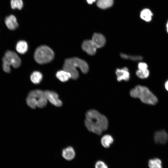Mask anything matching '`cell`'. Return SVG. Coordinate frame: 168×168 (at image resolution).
<instances>
[{
  "instance_id": "obj_1",
  "label": "cell",
  "mask_w": 168,
  "mask_h": 168,
  "mask_svg": "<svg viewBox=\"0 0 168 168\" xmlns=\"http://www.w3.org/2000/svg\"><path fill=\"white\" fill-rule=\"evenodd\" d=\"M85 125L90 132L98 135L106 130L108 126L106 117L95 109L88 110L85 114Z\"/></svg>"
},
{
  "instance_id": "obj_2",
  "label": "cell",
  "mask_w": 168,
  "mask_h": 168,
  "mask_svg": "<svg viewBox=\"0 0 168 168\" xmlns=\"http://www.w3.org/2000/svg\"><path fill=\"white\" fill-rule=\"evenodd\" d=\"M79 68L84 73H87L89 66L84 60L77 57H72L66 59L63 66V69L69 72L71 78L76 80L79 77V73L77 68Z\"/></svg>"
},
{
  "instance_id": "obj_3",
  "label": "cell",
  "mask_w": 168,
  "mask_h": 168,
  "mask_svg": "<svg viewBox=\"0 0 168 168\" xmlns=\"http://www.w3.org/2000/svg\"><path fill=\"white\" fill-rule=\"evenodd\" d=\"M131 96L134 98H139L143 103L155 105L158 102L156 96L146 87L137 85L130 91Z\"/></svg>"
},
{
  "instance_id": "obj_4",
  "label": "cell",
  "mask_w": 168,
  "mask_h": 168,
  "mask_svg": "<svg viewBox=\"0 0 168 168\" xmlns=\"http://www.w3.org/2000/svg\"><path fill=\"white\" fill-rule=\"evenodd\" d=\"M27 105L32 109L37 107L42 108L47 105V100L44 91L40 89H36L30 91L26 99Z\"/></svg>"
},
{
  "instance_id": "obj_5",
  "label": "cell",
  "mask_w": 168,
  "mask_h": 168,
  "mask_svg": "<svg viewBox=\"0 0 168 168\" xmlns=\"http://www.w3.org/2000/svg\"><path fill=\"white\" fill-rule=\"evenodd\" d=\"M54 55V51L50 47L45 45H42L35 49L34 58L38 63L42 64L51 61Z\"/></svg>"
},
{
  "instance_id": "obj_6",
  "label": "cell",
  "mask_w": 168,
  "mask_h": 168,
  "mask_svg": "<svg viewBox=\"0 0 168 168\" xmlns=\"http://www.w3.org/2000/svg\"><path fill=\"white\" fill-rule=\"evenodd\" d=\"M2 62L3 70L7 73L10 72L11 66L14 68H17L20 66L21 63L19 56L16 53L11 50H7L5 52Z\"/></svg>"
},
{
  "instance_id": "obj_7",
  "label": "cell",
  "mask_w": 168,
  "mask_h": 168,
  "mask_svg": "<svg viewBox=\"0 0 168 168\" xmlns=\"http://www.w3.org/2000/svg\"><path fill=\"white\" fill-rule=\"evenodd\" d=\"M44 91L47 100L52 105L58 107L62 105V102L56 92L50 90H46Z\"/></svg>"
},
{
  "instance_id": "obj_8",
  "label": "cell",
  "mask_w": 168,
  "mask_h": 168,
  "mask_svg": "<svg viewBox=\"0 0 168 168\" xmlns=\"http://www.w3.org/2000/svg\"><path fill=\"white\" fill-rule=\"evenodd\" d=\"M82 47L84 51L91 55H95L97 49L91 40H84L82 44Z\"/></svg>"
},
{
  "instance_id": "obj_9",
  "label": "cell",
  "mask_w": 168,
  "mask_h": 168,
  "mask_svg": "<svg viewBox=\"0 0 168 168\" xmlns=\"http://www.w3.org/2000/svg\"><path fill=\"white\" fill-rule=\"evenodd\" d=\"M117 80L119 82L122 80L128 81L130 78V73L128 68L124 67L122 68H117L115 71Z\"/></svg>"
},
{
  "instance_id": "obj_10",
  "label": "cell",
  "mask_w": 168,
  "mask_h": 168,
  "mask_svg": "<svg viewBox=\"0 0 168 168\" xmlns=\"http://www.w3.org/2000/svg\"><path fill=\"white\" fill-rule=\"evenodd\" d=\"M5 23L7 28L11 30H14L18 27L16 18L13 15L7 16L5 19Z\"/></svg>"
},
{
  "instance_id": "obj_11",
  "label": "cell",
  "mask_w": 168,
  "mask_h": 168,
  "mask_svg": "<svg viewBox=\"0 0 168 168\" xmlns=\"http://www.w3.org/2000/svg\"><path fill=\"white\" fill-rule=\"evenodd\" d=\"M168 136L164 130L156 132L154 134V140L156 143L164 144L167 141Z\"/></svg>"
},
{
  "instance_id": "obj_12",
  "label": "cell",
  "mask_w": 168,
  "mask_h": 168,
  "mask_svg": "<svg viewBox=\"0 0 168 168\" xmlns=\"http://www.w3.org/2000/svg\"><path fill=\"white\" fill-rule=\"evenodd\" d=\"M91 40L97 49L102 47L106 43V39L104 36L99 33H94Z\"/></svg>"
},
{
  "instance_id": "obj_13",
  "label": "cell",
  "mask_w": 168,
  "mask_h": 168,
  "mask_svg": "<svg viewBox=\"0 0 168 168\" xmlns=\"http://www.w3.org/2000/svg\"><path fill=\"white\" fill-rule=\"evenodd\" d=\"M62 156L68 161L73 159L75 156L74 148L71 146L68 147L63 149L62 151Z\"/></svg>"
},
{
  "instance_id": "obj_14",
  "label": "cell",
  "mask_w": 168,
  "mask_h": 168,
  "mask_svg": "<svg viewBox=\"0 0 168 168\" xmlns=\"http://www.w3.org/2000/svg\"><path fill=\"white\" fill-rule=\"evenodd\" d=\"M56 76L58 79L63 82H66L69 78H71L70 73L63 69L58 71L56 73Z\"/></svg>"
},
{
  "instance_id": "obj_15",
  "label": "cell",
  "mask_w": 168,
  "mask_h": 168,
  "mask_svg": "<svg viewBox=\"0 0 168 168\" xmlns=\"http://www.w3.org/2000/svg\"><path fill=\"white\" fill-rule=\"evenodd\" d=\"M28 49L27 43L24 40H20L16 44V50L20 54H24L27 51Z\"/></svg>"
},
{
  "instance_id": "obj_16",
  "label": "cell",
  "mask_w": 168,
  "mask_h": 168,
  "mask_svg": "<svg viewBox=\"0 0 168 168\" xmlns=\"http://www.w3.org/2000/svg\"><path fill=\"white\" fill-rule=\"evenodd\" d=\"M114 139L109 134L104 135L101 139L102 145L105 148H108L113 143Z\"/></svg>"
},
{
  "instance_id": "obj_17",
  "label": "cell",
  "mask_w": 168,
  "mask_h": 168,
  "mask_svg": "<svg viewBox=\"0 0 168 168\" xmlns=\"http://www.w3.org/2000/svg\"><path fill=\"white\" fill-rule=\"evenodd\" d=\"M43 76L40 72L35 71L33 72L30 76V79L31 82L34 84H39L42 81Z\"/></svg>"
},
{
  "instance_id": "obj_18",
  "label": "cell",
  "mask_w": 168,
  "mask_h": 168,
  "mask_svg": "<svg viewBox=\"0 0 168 168\" xmlns=\"http://www.w3.org/2000/svg\"><path fill=\"white\" fill-rule=\"evenodd\" d=\"M152 12L147 8L143 10L140 13L141 18L147 22L150 21L152 20Z\"/></svg>"
},
{
  "instance_id": "obj_19",
  "label": "cell",
  "mask_w": 168,
  "mask_h": 168,
  "mask_svg": "<svg viewBox=\"0 0 168 168\" xmlns=\"http://www.w3.org/2000/svg\"><path fill=\"white\" fill-rule=\"evenodd\" d=\"M114 0H97V5L101 9H106L111 6Z\"/></svg>"
},
{
  "instance_id": "obj_20",
  "label": "cell",
  "mask_w": 168,
  "mask_h": 168,
  "mask_svg": "<svg viewBox=\"0 0 168 168\" xmlns=\"http://www.w3.org/2000/svg\"><path fill=\"white\" fill-rule=\"evenodd\" d=\"M148 165L149 168H162L161 161L157 158L149 160Z\"/></svg>"
},
{
  "instance_id": "obj_21",
  "label": "cell",
  "mask_w": 168,
  "mask_h": 168,
  "mask_svg": "<svg viewBox=\"0 0 168 168\" xmlns=\"http://www.w3.org/2000/svg\"><path fill=\"white\" fill-rule=\"evenodd\" d=\"M10 4L12 8L14 10L17 9L21 10L23 7L22 0H11Z\"/></svg>"
},
{
  "instance_id": "obj_22",
  "label": "cell",
  "mask_w": 168,
  "mask_h": 168,
  "mask_svg": "<svg viewBox=\"0 0 168 168\" xmlns=\"http://www.w3.org/2000/svg\"><path fill=\"white\" fill-rule=\"evenodd\" d=\"M121 57L124 59H130L134 61H138L141 60L142 57L139 55H128L124 53H122L120 54Z\"/></svg>"
},
{
  "instance_id": "obj_23",
  "label": "cell",
  "mask_w": 168,
  "mask_h": 168,
  "mask_svg": "<svg viewBox=\"0 0 168 168\" xmlns=\"http://www.w3.org/2000/svg\"><path fill=\"white\" fill-rule=\"evenodd\" d=\"M136 75L141 79L147 78L149 76V72L148 69L144 70L138 69L136 72Z\"/></svg>"
},
{
  "instance_id": "obj_24",
  "label": "cell",
  "mask_w": 168,
  "mask_h": 168,
  "mask_svg": "<svg viewBox=\"0 0 168 168\" xmlns=\"http://www.w3.org/2000/svg\"><path fill=\"white\" fill-rule=\"evenodd\" d=\"M95 168H108L107 165L102 161H97L95 164Z\"/></svg>"
},
{
  "instance_id": "obj_25",
  "label": "cell",
  "mask_w": 168,
  "mask_h": 168,
  "mask_svg": "<svg viewBox=\"0 0 168 168\" xmlns=\"http://www.w3.org/2000/svg\"><path fill=\"white\" fill-rule=\"evenodd\" d=\"M147 65L145 63L140 62L138 64V69L144 70L147 69Z\"/></svg>"
},
{
  "instance_id": "obj_26",
  "label": "cell",
  "mask_w": 168,
  "mask_h": 168,
  "mask_svg": "<svg viewBox=\"0 0 168 168\" xmlns=\"http://www.w3.org/2000/svg\"><path fill=\"white\" fill-rule=\"evenodd\" d=\"M88 3L89 4H91L95 2L96 0H86Z\"/></svg>"
},
{
  "instance_id": "obj_27",
  "label": "cell",
  "mask_w": 168,
  "mask_h": 168,
  "mask_svg": "<svg viewBox=\"0 0 168 168\" xmlns=\"http://www.w3.org/2000/svg\"><path fill=\"white\" fill-rule=\"evenodd\" d=\"M165 86L166 90L168 91V81L166 83Z\"/></svg>"
},
{
  "instance_id": "obj_28",
  "label": "cell",
  "mask_w": 168,
  "mask_h": 168,
  "mask_svg": "<svg viewBox=\"0 0 168 168\" xmlns=\"http://www.w3.org/2000/svg\"><path fill=\"white\" fill-rule=\"evenodd\" d=\"M166 27L167 28V33H168V21H167V22L166 24Z\"/></svg>"
}]
</instances>
